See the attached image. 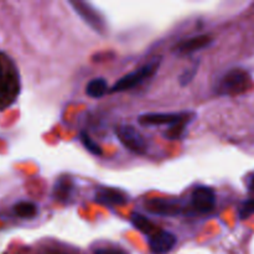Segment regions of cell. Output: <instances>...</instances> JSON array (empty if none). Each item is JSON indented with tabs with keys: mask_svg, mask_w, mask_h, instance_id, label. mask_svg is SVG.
<instances>
[{
	"mask_svg": "<svg viewBox=\"0 0 254 254\" xmlns=\"http://www.w3.org/2000/svg\"><path fill=\"white\" fill-rule=\"evenodd\" d=\"M20 92L19 74L14 64L0 54V109L10 106Z\"/></svg>",
	"mask_w": 254,
	"mask_h": 254,
	"instance_id": "1",
	"label": "cell"
},
{
	"mask_svg": "<svg viewBox=\"0 0 254 254\" xmlns=\"http://www.w3.org/2000/svg\"><path fill=\"white\" fill-rule=\"evenodd\" d=\"M251 83L252 78L247 71L233 68L221 77L216 87V92L221 96H238L248 91Z\"/></svg>",
	"mask_w": 254,
	"mask_h": 254,
	"instance_id": "2",
	"label": "cell"
},
{
	"mask_svg": "<svg viewBox=\"0 0 254 254\" xmlns=\"http://www.w3.org/2000/svg\"><path fill=\"white\" fill-rule=\"evenodd\" d=\"M161 60L160 59H154L150 62L145 64L144 66L139 67L135 71L130 72V73L126 74L122 77L113 87H112L111 92H124L129 91V89L134 88V87L139 86L146 79L153 77L154 74L158 72L159 67H160Z\"/></svg>",
	"mask_w": 254,
	"mask_h": 254,
	"instance_id": "3",
	"label": "cell"
},
{
	"mask_svg": "<svg viewBox=\"0 0 254 254\" xmlns=\"http://www.w3.org/2000/svg\"><path fill=\"white\" fill-rule=\"evenodd\" d=\"M195 118V114L190 112L181 113H145L138 118L141 126H176L180 123H190Z\"/></svg>",
	"mask_w": 254,
	"mask_h": 254,
	"instance_id": "4",
	"label": "cell"
},
{
	"mask_svg": "<svg viewBox=\"0 0 254 254\" xmlns=\"http://www.w3.org/2000/svg\"><path fill=\"white\" fill-rule=\"evenodd\" d=\"M74 11L77 15H79L82 20L88 25L89 27L94 30L98 34H104L107 29L106 20H104L103 15L98 11L94 6H92L88 2L81 1V0H76V1H69Z\"/></svg>",
	"mask_w": 254,
	"mask_h": 254,
	"instance_id": "5",
	"label": "cell"
},
{
	"mask_svg": "<svg viewBox=\"0 0 254 254\" xmlns=\"http://www.w3.org/2000/svg\"><path fill=\"white\" fill-rule=\"evenodd\" d=\"M116 134L121 143L131 153L143 155L146 151V141L144 136L131 126H119L116 129Z\"/></svg>",
	"mask_w": 254,
	"mask_h": 254,
	"instance_id": "6",
	"label": "cell"
},
{
	"mask_svg": "<svg viewBox=\"0 0 254 254\" xmlns=\"http://www.w3.org/2000/svg\"><path fill=\"white\" fill-rule=\"evenodd\" d=\"M145 210L153 215L174 217L183 212L184 206L180 201L174 198H150L145 201Z\"/></svg>",
	"mask_w": 254,
	"mask_h": 254,
	"instance_id": "7",
	"label": "cell"
},
{
	"mask_svg": "<svg viewBox=\"0 0 254 254\" xmlns=\"http://www.w3.org/2000/svg\"><path fill=\"white\" fill-rule=\"evenodd\" d=\"M191 205L198 213H207L216 205V193L208 186H197L191 193Z\"/></svg>",
	"mask_w": 254,
	"mask_h": 254,
	"instance_id": "8",
	"label": "cell"
},
{
	"mask_svg": "<svg viewBox=\"0 0 254 254\" xmlns=\"http://www.w3.org/2000/svg\"><path fill=\"white\" fill-rule=\"evenodd\" d=\"M178 238L174 233L158 230L149 238V247L154 254H166L175 247Z\"/></svg>",
	"mask_w": 254,
	"mask_h": 254,
	"instance_id": "9",
	"label": "cell"
},
{
	"mask_svg": "<svg viewBox=\"0 0 254 254\" xmlns=\"http://www.w3.org/2000/svg\"><path fill=\"white\" fill-rule=\"evenodd\" d=\"M212 41L213 39L210 35H197V36L190 37V39L181 41L175 47V52L178 55H191L193 52H197L200 50L208 47L212 44Z\"/></svg>",
	"mask_w": 254,
	"mask_h": 254,
	"instance_id": "10",
	"label": "cell"
},
{
	"mask_svg": "<svg viewBox=\"0 0 254 254\" xmlns=\"http://www.w3.org/2000/svg\"><path fill=\"white\" fill-rule=\"evenodd\" d=\"M94 200L104 206H123L128 201V197L123 191L112 188H103L97 190Z\"/></svg>",
	"mask_w": 254,
	"mask_h": 254,
	"instance_id": "11",
	"label": "cell"
},
{
	"mask_svg": "<svg viewBox=\"0 0 254 254\" xmlns=\"http://www.w3.org/2000/svg\"><path fill=\"white\" fill-rule=\"evenodd\" d=\"M74 185L69 178H60L54 186V196L60 202H68L72 198Z\"/></svg>",
	"mask_w": 254,
	"mask_h": 254,
	"instance_id": "12",
	"label": "cell"
},
{
	"mask_svg": "<svg viewBox=\"0 0 254 254\" xmlns=\"http://www.w3.org/2000/svg\"><path fill=\"white\" fill-rule=\"evenodd\" d=\"M130 221L134 225V227L138 228V230L140 231V232H143L144 235L153 236L154 233L159 230V228L155 227V225H154L150 220H148L145 216L140 215V213L138 212L131 213Z\"/></svg>",
	"mask_w": 254,
	"mask_h": 254,
	"instance_id": "13",
	"label": "cell"
},
{
	"mask_svg": "<svg viewBox=\"0 0 254 254\" xmlns=\"http://www.w3.org/2000/svg\"><path fill=\"white\" fill-rule=\"evenodd\" d=\"M108 92V83L104 78H94L87 84L86 93L91 98H102Z\"/></svg>",
	"mask_w": 254,
	"mask_h": 254,
	"instance_id": "14",
	"label": "cell"
},
{
	"mask_svg": "<svg viewBox=\"0 0 254 254\" xmlns=\"http://www.w3.org/2000/svg\"><path fill=\"white\" fill-rule=\"evenodd\" d=\"M39 212V208L34 202L30 201H21L14 206V213L17 217L21 218H34Z\"/></svg>",
	"mask_w": 254,
	"mask_h": 254,
	"instance_id": "15",
	"label": "cell"
},
{
	"mask_svg": "<svg viewBox=\"0 0 254 254\" xmlns=\"http://www.w3.org/2000/svg\"><path fill=\"white\" fill-rule=\"evenodd\" d=\"M81 141L84 148L93 155H102V149L87 133H81Z\"/></svg>",
	"mask_w": 254,
	"mask_h": 254,
	"instance_id": "16",
	"label": "cell"
},
{
	"mask_svg": "<svg viewBox=\"0 0 254 254\" xmlns=\"http://www.w3.org/2000/svg\"><path fill=\"white\" fill-rule=\"evenodd\" d=\"M189 123H180V124H176V126L170 127V128L166 130V133L164 134V136L168 139H171V140H175V139H180L183 136L184 131H185L186 126Z\"/></svg>",
	"mask_w": 254,
	"mask_h": 254,
	"instance_id": "17",
	"label": "cell"
},
{
	"mask_svg": "<svg viewBox=\"0 0 254 254\" xmlns=\"http://www.w3.org/2000/svg\"><path fill=\"white\" fill-rule=\"evenodd\" d=\"M197 69H198V62H195L192 66L189 67V68H186L185 71L181 73L180 79H179L181 83V86H186V84L190 83V82L193 79V77L196 76V73H197Z\"/></svg>",
	"mask_w": 254,
	"mask_h": 254,
	"instance_id": "18",
	"label": "cell"
},
{
	"mask_svg": "<svg viewBox=\"0 0 254 254\" xmlns=\"http://www.w3.org/2000/svg\"><path fill=\"white\" fill-rule=\"evenodd\" d=\"M252 215H254V198L253 200L246 201L240 210L241 220H246V218H248Z\"/></svg>",
	"mask_w": 254,
	"mask_h": 254,
	"instance_id": "19",
	"label": "cell"
},
{
	"mask_svg": "<svg viewBox=\"0 0 254 254\" xmlns=\"http://www.w3.org/2000/svg\"><path fill=\"white\" fill-rule=\"evenodd\" d=\"M94 254H128L121 248H98Z\"/></svg>",
	"mask_w": 254,
	"mask_h": 254,
	"instance_id": "20",
	"label": "cell"
},
{
	"mask_svg": "<svg viewBox=\"0 0 254 254\" xmlns=\"http://www.w3.org/2000/svg\"><path fill=\"white\" fill-rule=\"evenodd\" d=\"M248 188H250L251 191H253V192H254V174L252 176H251L250 181H248Z\"/></svg>",
	"mask_w": 254,
	"mask_h": 254,
	"instance_id": "21",
	"label": "cell"
}]
</instances>
